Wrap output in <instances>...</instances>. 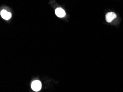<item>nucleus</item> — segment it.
Returning a JSON list of instances; mask_svg holds the SVG:
<instances>
[{
    "instance_id": "nucleus-1",
    "label": "nucleus",
    "mask_w": 123,
    "mask_h": 92,
    "mask_svg": "<svg viewBox=\"0 0 123 92\" xmlns=\"http://www.w3.org/2000/svg\"><path fill=\"white\" fill-rule=\"evenodd\" d=\"M31 89L35 92H38L42 88V83L39 80H34L32 82L31 85Z\"/></svg>"
},
{
    "instance_id": "nucleus-2",
    "label": "nucleus",
    "mask_w": 123,
    "mask_h": 92,
    "mask_svg": "<svg viewBox=\"0 0 123 92\" xmlns=\"http://www.w3.org/2000/svg\"><path fill=\"white\" fill-rule=\"evenodd\" d=\"M1 16L2 18L4 19L5 20H9L11 18L12 14L11 13H10L6 10H2L1 12Z\"/></svg>"
},
{
    "instance_id": "nucleus-3",
    "label": "nucleus",
    "mask_w": 123,
    "mask_h": 92,
    "mask_svg": "<svg viewBox=\"0 0 123 92\" xmlns=\"http://www.w3.org/2000/svg\"><path fill=\"white\" fill-rule=\"evenodd\" d=\"M116 14L114 12H109L106 14V20L107 22H111L116 18Z\"/></svg>"
},
{
    "instance_id": "nucleus-4",
    "label": "nucleus",
    "mask_w": 123,
    "mask_h": 92,
    "mask_svg": "<svg viewBox=\"0 0 123 92\" xmlns=\"http://www.w3.org/2000/svg\"><path fill=\"white\" fill-rule=\"evenodd\" d=\"M55 14L58 17H64L65 16V11L61 8H57L55 10Z\"/></svg>"
}]
</instances>
